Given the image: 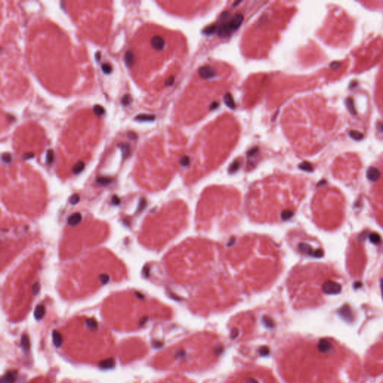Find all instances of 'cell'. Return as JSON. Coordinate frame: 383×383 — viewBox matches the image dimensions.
<instances>
[{
	"mask_svg": "<svg viewBox=\"0 0 383 383\" xmlns=\"http://www.w3.org/2000/svg\"><path fill=\"white\" fill-rule=\"evenodd\" d=\"M243 17L241 14H237L232 17L231 20L225 22L222 25L218 28V34L220 36H228L231 34L233 31L237 30L241 25Z\"/></svg>",
	"mask_w": 383,
	"mask_h": 383,
	"instance_id": "cell-1",
	"label": "cell"
},
{
	"mask_svg": "<svg viewBox=\"0 0 383 383\" xmlns=\"http://www.w3.org/2000/svg\"><path fill=\"white\" fill-rule=\"evenodd\" d=\"M323 290L326 294H338L341 291V286L337 282L328 281L323 285Z\"/></svg>",
	"mask_w": 383,
	"mask_h": 383,
	"instance_id": "cell-2",
	"label": "cell"
},
{
	"mask_svg": "<svg viewBox=\"0 0 383 383\" xmlns=\"http://www.w3.org/2000/svg\"><path fill=\"white\" fill-rule=\"evenodd\" d=\"M150 44L156 50H162L165 47V40L160 35H155L150 39Z\"/></svg>",
	"mask_w": 383,
	"mask_h": 383,
	"instance_id": "cell-3",
	"label": "cell"
},
{
	"mask_svg": "<svg viewBox=\"0 0 383 383\" xmlns=\"http://www.w3.org/2000/svg\"><path fill=\"white\" fill-rule=\"evenodd\" d=\"M199 75L204 79H209L215 76V73L213 69L209 66H204L201 67L199 70Z\"/></svg>",
	"mask_w": 383,
	"mask_h": 383,
	"instance_id": "cell-4",
	"label": "cell"
},
{
	"mask_svg": "<svg viewBox=\"0 0 383 383\" xmlns=\"http://www.w3.org/2000/svg\"><path fill=\"white\" fill-rule=\"evenodd\" d=\"M367 178L371 181H377L380 177L379 171L375 167H370L368 168L367 172Z\"/></svg>",
	"mask_w": 383,
	"mask_h": 383,
	"instance_id": "cell-5",
	"label": "cell"
},
{
	"mask_svg": "<svg viewBox=\"0 0 383 383\" xmlns=\"http://www.w3.org/2000/svg\"><path fill=\"white\" fill-rule=\"evenodd\" d=\"M82 221V215L79 213H75L72 214L67 220V224L70 226H74L77 225Z\"/></svg>",
	"mask_w": 383,
	"mask_h": 383,
	"instance_id": "cell-6",
	"label": "cell"
},
{
	"mask_svg": "<svg viewBox=\"0 0 383 383\" xmlns=\"http://www.w3.org/2000/svg\"><path fill=\"white\" fill-rule=\"evenodd\" d=\"M124 62L128 67H132L135 62V55L131 50H127L124 54Z\"/></svg>",
	"mask_w": 383,
	"mask_h": 383,
	"instance_id": "cell-7",
	"label": "cell"
},
{
	"mask_svg": "<svg viewBox=\"0 0 383 383\" xmlns=\"http://www.w3.org/2000/svg\"><path fill=\"white\" fill-rule=\"evenodd\" d=\"M134 119L135 121H152L155 119V116L152 115H148V114H140V115H136Z\"/></svg>",
	"mask_w": 383,
	"mask_h": 383,
	"instance_id": "cell-8",
	"label": "cell"
},
{
	"mask_svg": "<svg viewBox=\"0 0 383 383\" xmlns=\"http://www.w3.org/2000/svg\"><path fill=\"white\" fill-rule=\"evenodd\" d=\"M84 168H85V162L82 161H79L77 162L75 165H73V168H72V172H73V174H79L80 172H82Z\"/></svg>",
	"mask_w": 383,
	"mask_h": 383,
	"instance_id": "cell-9",
	"label": "cell"
},
{
	"mask_svg": "<svg viewBox=\"0 0 383 383\" xmlns=\"http://www.w3.org/2000/svg\"><path fill=\"white\" fill-rule=\"evenodd\" d=\"M118 148L121 150L123 157H127L130 153V146L128 143H121L119 144Z\"/></svg>",
	"mask_w": 383,
	"mask_h": 383,
	"instance_id": "cell-10",
	"label": "cell"
},
{
	"mask_svg": "<svg viewBox=\"0 0 383 383\" xmlns=\"http://www.w3.org/2000/svg\"><path fill=\"white\" fill-rule=\"evenodd\" d=\"M45 313V308L42 305H38L35 308V316L37 320H40V319L44 316Z\"/></svg>",
	"mask_w": 383,
	"mask_h": 383,
	"instance_id": "cell-11",
	"label": "cell"
},
{
	"mask_svg": "<svg viewBox=\"0 0 383 383\" xmlns=\"http://www.w3.org/2000/svg\"><path fill=\"white\" fill-rule=\"evenodd\" d=\"M112 179L111 177H98L97 179H96V182L97 183L100 184V185L102 186H106L108 184H109L110 183H112Z\"/></svg>",
	"mask_w": 383,
	"mask_h": 383,
	"instance_id": "cell-12",
	"label": "cell"
},
{
	"mask_svg": "<svg viewBox=\"0 0 383 383\" xmlns=\"http://www.w3.org/2000/svg\"><path fill=\"white\" fill-rule=\"evenodd\" d=\"M299 249L301 250V252H303V253L308 254V255H313H313H314L315 251H314V252H313V250H312V248H311L310 245H307V244H304V243L300 244V245H299Z\"/></svg>",
	"mask_w": 383,
	"mask_h": 383,
	"instance_id": "cell-13",
	"label": "cell"
},
{
	"mask_svg": "<svg viewBox=\"0 0 383 383\" xmlns=\"http://www.w3.org/2000/svg\"><path fill=\"white\" fill-rule=\"evenodd\" d=\"M132 100H133V98H132L131 95L129 94H124L122 97L121 100V104L123 106H129L130 104H131Z\"/></svg>",
	"mask_w": 383,
	"mask_h": 383,
	"instance_id": "cell-14",
	"label": "cell"
},
{
	"mask_svg": "<svg viewBox=\"0 0 383 383\" xmlns=\"http://www.w3.org/2000/svg\"><path fill=\"white\" fill-rule=\"evenodd\" d=\"M93 112L97 116H101L105 113V109L100 105H95L93 107Z\"/></svg>",
	"mask_w": 383,
	"mask_h": 383,
	"instance_id": "cell-15",
	"label": "cell"
},
{
	"mask_svg": "<svg viewBox=\"0 0 383 383\" xmlns=\"http://www.w3.org/2000/svg\"><path fill=\"white\" fill-rule=\"evenodd\" d=\"M370 240L371 243L374 244H377L379 243L380 241H381V238H380V236L377 233H373L370 235Z\"/></svg>",
	"mask_w": 383,
	"mask_h": 383,
	"instance_id": "cell-16",
	"label": "cell"
},
{
	"mask_svg": "<svg viewBox=\"0 0 383 383\" xmlns=\"http://www.w3.org/2000/svg\"><path fill=\"white\" fill-rule=\"evenodd\" d=\"M53 158H54V153L53 150H49L47 152V155H46V162H47V164H51L53 161Z\"/></svg>",
	"mask_w": 383,
	"mask_h": 383,
	"instance_id": "cell-17",
	"label": "cell"
},
{
	"mask_svg": "<svg viewBox=\"0 0 383 383\" xmlns=\"http://www.w3.org/2000/svg\"><path fill=\"white\" fill-rule=\"evenodd\" d=\"M102 70L106 74H109L112 71V67L108 63H104L102 65Z\"/></svg>",
	"mask_w": 383,
	"mask_h": 383,
	"instance_id": "cell-18",
	"label": "cell"
},
{
	"mask_svg": "<svg viewBox=\"0 0 383 383\" xmlns=\"http://www.w3.org/2000/svg\"><path fill=\"white\" fill-rule=\"evenodd\" d=\"M225 103H226L227 105L228 106L231 108H233L234 107V103H233V98H232L231 95H230L229 94H227L226 96L225 97Z\"/></svg>",
	"mask_w": 383,
	"mask_h": 383,
	"instance_id": "cell-19",
	"label": "cell"
},
{
	"mask_svg": "<svg viewBox=\"0 0 383 383\" xmlns=\"http://www.w3.org/2000/svg\"><path fill=\"white\" fill-rule=\"evenodd\" d=\"M79 200H80L79 195L78 194H74V195H73L71 197H70V199H69V201H70V203L71 204L75 205L79 201Z\"/></svg>",
	"mask_w": 383,
	"mask_h": 383,
	"instance_id": "cell-20",
	"label": "cell"
},
{
	"mask_svg": "<svg viewBox=\"0 0 383 383\" xmlns=\"http://www.w3.org/2000/svg\"><path fill=\"white\" fill-rule=\"evenodd\" d=\"M99 281L102 284H106L109 281V276L106 274H102L99 276Z\"/></svg>",
	"mask_w": 383,
	"mask_h": 383,
	"instance_id": "cell-21",
	"label": "cell"
},
{
	"mask_svg": "<svg viewBox=\"0 0 383 383\" xmlns=\"http://www.w3.org/2000/svg\"><path fill=\"white\" fill-rule=\"evenodd\" d=\"M2 160L5 163H9L11 161V156L9 153H3L2 155Z\"/></svg>",
	"mask_w": 383,
	"mask_h": 383,
	"instance_id": "cell-22",
	"label": "cell"
},
{
	"mask_svg": "<svg viewBox=\"0 0 383 383\" xmlns=\"http://www.w3.org/2000/svg\"><path fill=\"white\" fill-rule=\"evenodd\" d=\"M86 324L90 328H94V327L97 326V322L95 321L94 319H90V320H87Z\"/></svg>",
	"mask_w": 383,
	"mask_h": 383,
	"instance_id": "cell-23",
	"label": "cell"
},
{
	"mask_svg": "<svg viewBox=\"0 0 383 383\" xmlns=\"http://www.w3.org/2000/svg\"><path fill=\"white\" fill-rule=\"evenodd\" d=\"M350 135H351V136L353 137V138H355V139H357V140L361 139V138L363 137V135H362V134L359 133H358V132H355V131L351 132Z\"/></svg>",
	"mask_w": 383,
	"mask_h": 383,
	"instance_id": "cell-24",
	"label": "cell"
},
{
	"mask_svg": "<svg viewBox=\"0 0 383 383\" xmlns=\"http://www.w3.org/2000/svg\"><path fill=\"white\" fill-rule=\"evenodd\" d=\"M127 136L128 137V138H130V139L135 140L137 138V134L135 133V132L129 131L127 134Z\"/></svg>",
	"mask_w": 383,
	"mask_h": 383,
	"instance_id": "cell-25",
	"label": "cell"
},
{
	"mask_svg": "<svg viewBox=\"0 0 383 383\" xmlns=\"http://www.w3.org/2000/svg\"><path fill=\"white\" fill-rule=\"evenodd\" d=\"M39 290H40V284H39V283L37 282V283L34 284L33 287H32V293L34 294H37L39 292Z\"/></svg>",
	"mask_w": 383,
	"mask_h": 383,
	"instance_id": "cell-26",
	"label": "cell"
},
{
	"mask_svg": "<svg viewBox=\"0 0 383 383\" xmlns=\"http://www.w3.org/2000/svg\"><path fill=\"white\" fill-rule=\"evenodd\" d=\"M5 379L6 383H12L13 381V379H14V376L13 375V373H10L7 377H5Z\"/></svg>",
	"mask_w": 383,
	"mask_h": 383,
	"instance_id": "cell-27",
	"label": "cell"
},
{
	"mask_svg": "<svg viewBox=\"0 0 383 383\" xmlns=\"http://www.w3.org/2000/svg\"><path fill=\"white\" fill-rule=\"evenodd\" d=\"M54 342H55V343L57 345V346H58V345L61 343L60 335H58V334H57L56 332L54 333Z\"/></svg>",
	"mask_w": 383,
	"mask_h": 383,
	"instance_id": "cell-28",
	"label": "cell"
},
{
	"mask_svg": "<svg viewBox=\"0 0 383 383\" xmlns=\"http://www.w3.org/2000/svg\"><path fill=\"white\" fill-rule=\"evenodd\" d=\"M120 199L117 195H114L113 197L112 198V203L115 205H118L120 204Z\"/></svg>",
	"mask_w": 383,
	"mask_h": 383,
	"instance_id": "cell-29",
	"label": "cell"
},
{
	"mask_svg": "<svg viewBox=\"0 0 383 383\" xmlns=\"http://www.w3.org/2000/svg\"><path fill=\"white\" fill-rule=\"evenodd\" d=\"M301 168H303V169H305V170H307V171L312 170L311 165L309 163H308V162H305V163L302 164V165H301Z\"/></svg>",
	"mask_w": 383,
	"mask_h": 383,
	"instance_id": "cell-30",
	"label": "cell"
},
{
	"mask_svg": "<svg viewBox=\"0 0 383 383\" xmlns=\"http://www.w3.org/2000/svg\"><path fill=\"white\" fill-rule=\"evenodd\" d=\"M323 255V252L321 249H317L314 252V255H313V257H321Z\"/></svg>",
	"mask_w": 383,
	"mask_h": 383,
	"instance_id": "cell-31",
	"label": "cell"
},
{
	"mask_svg": "<svg viewBox=\"0 0 383 383\" xmlns=\"http://www.w3.org/2000/svg\"><path fill=\"white\" fill-rule=\"evenodd\" d=\"M32 157H34V153H30V152L24 153L23 156V158L24 160H28V159L32 158Z\"/></svg>",
	"mask_w": 383,
	"mask_h": 383,
	"instance_id": "cell-32",
	"label": "cell"
},
{
	"mask_svg": "<svg viewBox=\"0 0 383 383\" xmlns=\"http://www.w3.org/2000/svg\"><path fill=\"white\" fill-rule=\"evenodd\" d=\"M174 78L173 77H169V78L165 81V85H166L167 86H170V85H172V84L174 83Z\"/></svg>",
	"mask_w": 383,
	"mask_h": 383,
	"instance_id": "cell-33",
	"label": "cell"
},
{
	"mask_svg": "<svg viewBox=\"0 0 383 383\" xmlns=\"http://www.w3.org/2000/svg\"><path fill=\"white\" fill-rule=\"evenodd\" d=\"M145 204H146V201H145V200L142 199V200L140 201L139 204H138V211H140L141 210H142V209L145 207Z\"/></svg>",
	"mask_w": 383,
	"mask_h": 383,
	"instance_id": "cell-34",
	"label": "cell"
},
{
	"mask_svg": "<svg viewBox=\"0 0 383 383\" xmlns=\"http://www.w3.org/2000/svg\"><path fill=\"white\" fill-rule=\"evenodd\" d=\"M96 59H97V61H99L100 59V52H97V54H96Z\"/></svg>",
	"mask_w": 383,
	"mask_h": 383,
	"instance_id": "cell-35",
	"label": "cell"
},
{
	"mask_svg": "<svg viewBox=\"0 0 383 383\" xmlns=\"http://www.w3.org/2000/svg\"><path fill=\"white\" fill-rule=\"evenodd\" d=\"M381 289H382V296H383V279L381 280Z\"/></svg>",
	"mask_w": 383,
	"mask_h": 383,
	"instance_id": "cell-36",
	"label": "cell"
}]
</instances>
